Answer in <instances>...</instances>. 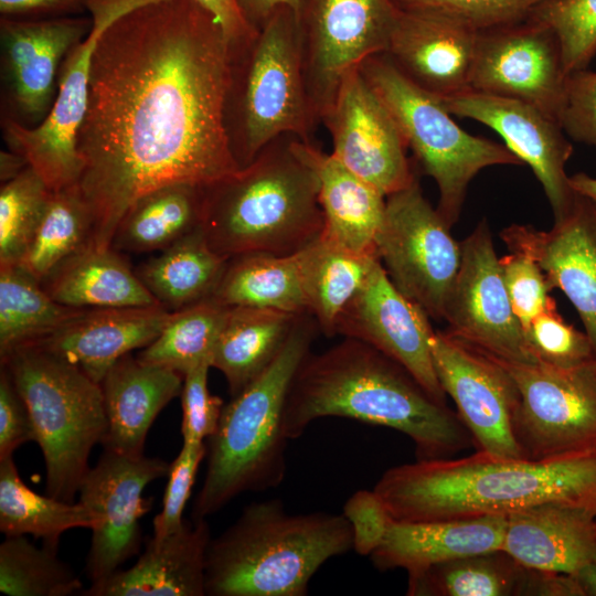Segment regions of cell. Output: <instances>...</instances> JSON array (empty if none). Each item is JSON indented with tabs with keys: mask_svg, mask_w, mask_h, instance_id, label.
Listing matches in <instances>:
<instances>
[{
	"mask_svg": "<svg viewBox=\"0 0 596 596\" xmlns=\"http://www.w3.org/2000/svg\"><path fill=\"white\" fill-rule=\"evenodd\" d=\"M228 41L195 0H158L100 35L76 136V183L109 248L127 210L171 184L204 188L240 170L224 128Z\"/></svg>",
	"mask_w": 596,
	"mask_h": 596,
	"instance_id": "cell-1",
	"label": "cell"
},
{
	"mask_svg": "<svg viewBox=\"0 0 596 596\" xmlns=\"http://www.w3.org/2000/svg\"><path fill=\"white\" fill-rule=\"evenodd\" d=\"M322 417L398 430L415 444L417 459L448 458L473 443L447 404L436 402L395 360L353 338L310 351L294 375L285 407L289 440Z\"/></svg>",
	"mask_w": 596,
	"mask_h": 596,
	"instance_id": "cell-2",
	"label": "cell"
},
{
	"mask_svg": "<svg viewBox=\"0 0 596 596\" xmlns=\"http://www.w3.org/2000/svg\"><path fill=\"white\" fill-rule=\"evenodd\" d=\"M373 490L395 521L509 515L545 503L596 514V448L543 460L479 451L387 469Z\"/></svg>",
	"mask_w": 596,
	"mask_h": 596,
	"instance_id": "cell-3",
	"label": "cell"
},
{
	"mask_svg": "<svg viewBox=\"0 0 596 596\" xmlns=\"http://www.w3.org/2000/svg\"><path fill=\"white\" fill-rule=\"evenodd\" d=\"M294 139L275 138L249 164L202 188L201 227L220 255H292L321 235L319 181Z\"/></svg>",
	"mask_w": 596,
	"mask_h": 596,
	"instance_id": "cell-4",
	"label": "cell"
},
{
	"mask_svg": "<svg viewBox=\"0 0 596 596\" xmlns=\"http://www.w3.org/2000/svg\"><path fill=\"white\" fill-rule=\"evenodd\" d=\"M351 550L343 513L290 514L279 499L254 501L211 539L205 595L305 596L317 571Z\"/></svg>",
	"mask_w": 596,
	"mask_h": 596,
	"instance_id": "cell-5",
	"label": "cell"
},
{
	"mask_svg": "<svg viewBox=\"0 0 596 596\" xmlns=\"http://www.w3.org/2000/svg\"><path fill=\"white\" fill-rule=\"evenodd\" d=\"M320 329L311 313L298 316L274 362L224 404L206 439V470L192 518L211 517L247 491L278 487L286 475L285 407L294 375Z\"/></svg>",
	"mask_w": 596,
	"mask_h": 596,
	"instance_id": "cell-6",
	"label": "cell"
},
{
	"mask_svg": "<svg viewBox=\"0 0 596 596\" xmlns=\"http://www.w3.org/2000/svg\"><path fill=\"white\" fill-rule=\"evenodd\" d=\"M224 128L241 168L281 135L312 141L318 121L304 78L298 18L278 8L247 41L228 46Z\"/></svg>",
	"mask_w": 596,
	"mask_h": 596,
	"instance_id": "cell-7",
	"label": "cell"
},
{
	"mask_svg": "<svg viewBox=\"0 0 596 596\" xmlns=\"http://www.w3.org/2000/svg\"><path fill=\"white\" fill-rule=\"evenodd\" d=\"M25 402L42 450L46 494L73 502L89 469L88 458L108 429L99 383L79 368L25 345L1 359Z\"/></svg>",
	"mask_w": 596,
	"mask_h": 596,
	"instance_id": "cell-8",
	"label": "cell"
},
{
	"mask_svg": "<svg viewBox=\"0 0 596 596\" xmlns=\"http://www.w3.org/2000/svg\"><path fill=\"white\" fill-rule=\"evenodd\" d=\"M360 71L395 119L407 149L438 189L437 211L451 227L471 180L491 166H521L504 145L465 131L440 99L423 91L385 54L368 57Z\"/></svg>",
	"mask_w": 596,
	"mask_h": 596,
	"instance_id": "cell-9",
	"label": "cell"
},
{
	"mask_svg": "<svg viewBox=\"0 0 596 596\" xmlns=\"http://www.w3.org/2000/svg\"><path fill=\"white\" fill-rule=\"evenodd\" d=\"M418 179L386 196L375 253L394 286L433 320L445 308L461 263V244Z\"/></svg>",
	"mask_w": 596,
	"mask_h": 596,
	"instance_id": "cell-10",
	"label": "cell"
},
{
	"mask_svg": "<svg viewBox=\"0 0 596 596\" xmlns=\"http://www.w3.org/2000/svg\"><path fill=\"white\" fill-rule=\"evenodd\" d=\"M155 1L84 0L92 28L61 65L56 96L46 118L34 128L3 118V139L10 151L24 157L52 191L75 185L79 178L76 136L87 109L91 62L98 39L126 13Z\"/></svg>",
	"mask_w": 596,
	"mask_h": 596,
	"instance_id": "cell-11",
	"label": "cell"
},
{
	"mask_svg": "<svg viewBox=\"0 0 596 596\" xmlns=\"http://www.w3.org/2000/svg\"><path fill=\"white\" fill-rule=\"evenodd\" d=\"M494 360L520 394L513 434L523 458L543 460L596 448V358L570 368Z\"/></svg>",
	"mask_w": 596,
	"mask_h": 596,
	"instance_id": "cell-12",
	"label": "cell"
},
{
	"mask_svg": "<svg viewBox=\"0 0 596 596\" xmlns=\"http://www.w3.org/2000/svg\"><path fill=\"white\" fill-rule=\"evenodd\" d=\"M398 12L393 0H304L298 18L304 78L318 123L342 77L385 53Z\"/></svg>",
	"mask_w": 596,
	"mask_h": 596,
	"instance_id": "cell-13",
	"label": "cell"
},
{
	"mask_svg": "<svg viewBox=\"0 0 596 596\" xmlns=\"http://www.w3.org/2000/svg\"><path fill=\"white\" fill-rule=\"evenodd\" d=\"M460 244L461 263L445 308V332L500 361L536 362L513 311L487 220Z\"/></svg>",
	"mask_w": 596,
	"mask_h": 596,
	"instance_id": "cell-14",
	"label": "cell"
},
{
	"mask_svg": "<svg viewBox=\"0 0 596 596\" xmlns=\"http://www.w3.org/2000/svg\"><path fill=\"white\" fill-rule=\"evenodd\" d=\"M169 470L170 464L161 458L106 448L88 469L79 485L78 501L97 517L86 558L91 584L111 576L139 552L140 519L151 507V499L142 498V492Z\"/></svg>",
	"mask_w": 596,
	"mask_h": 596,
	"instance_id": "cell-15",
	"label": "cell"
},
{
	"mask_svg": "<svg viewBox=\"0 0 596 596\" xmlns=\"http://www.w3.org/2000/svg\"><path fill=\"white\" fill-rule=\"evenodd\" d=\"M567 77L560 41L547 25L528 17L478 31L471 89L525 102L560 123Z\"/></svg>",
	"mask_w": 596,
	"mask_h": 596,
	"instance_id": "cell-16",
	"label": "cell"
},
{
	"mask_svg": "<svg viewBox=\"0 0 596 596\" xmlns=\"http://www.w3.org/2000/svg\"><path fill=\"white\" fill-rule=\"evenodd\" d=\"M321 123L332 140V156L385 196L417 177L392 114L362 75L348 72Z\"/></svg>",
	"mask_w": 596,
	"mask_h": 596,
	"instance_id": "cell-17",
	"label": "cell"
},
{
	"mask_svg": "<svg viewBox=\"0 0 596 596\" xmlns=\"http://www.w3.org/2000/svg\"><path fill=\"white\" fill-rule=\"evenodd\" d=\"M430 349L439 383L478 450L523 458L513 434L520 394L505 368L445 331H434Z\"/></svg>",
	"mask_w": 596,
	"mask_h": 596,
	"instance_id": "cell-18",
	"label": "cell"
},
{
	"mask_svg": "<svg viewBox=\"0 0 596 596\" xmlns=\"http://www.w3.org/2000/svg\"><path fill=\"white\" fill-rule=\"evenodd\" d=\"M440 102L451 115L494 130L504 146L532 169L554 220L570 211L577 193L570 184L565 167L574 148L558 121L525 102L471 88Z\"/></svg>",
	"mask_w": 596,
	"mask_h": 596,
	"instance_id": "cell-19",
	"label": "cell"
},
{
	"mask_svg": "<svg viewBox=\"0 0 596 596\" xmlns=\"http://www.w3.org/2000/svg\"><path fill=\"white\" fill-rule=\"evenodd\" d=\"M429 319L394 286L377 258L340 315L336 333L376 348L405 368L436 402L446 404L432 356L435 330Z\"/></svg>",
	"mask_w": 596,
	"mask_h": 596,
	"instance_id": "cell-20",
	"label": "cell"
},
{
	"mask_svg": "<svg viewBox=\"0 0 596 596\" xmlns=\"http://www.w3.org/2000/svg\"><path fill=\"white\" fill-rule=\"evenodd\" d=\"M91 28L92 19L82 17L1 18L2 76L13 109L9 118L28 128L46 118L56 96L61 65Z\"/></svg>",
	"mask_w": 596,
	"mask_h": 596,
	"instance_id": "cell-21",
	"label": "cell"
},
{
	"mask_svg": "<svg viewBox=\"0 0 596 596\" xmlns=\"http://www.w3.org/2000/svg\"><path fill=\"white\" fill-rule=\"evenodd\" d=\"M500 237L510 252L524 254L541 267L551 289L564 292L596 353V206L577 193L551 230L512 224Z\"/></svg>",
	"mask_w": 596,
	"mask_h": 596,
	"instance_id": "cell-22",
	"label": "cell"
},
{
	"mask_svg": "<svg viewBox=\"0 0 596 596\" xmlns=\"http://www.w3.org/2000/svg\"><path fill=\"white\" fill-rule=\"evenodd\" d=\"M477 33L434 11L400 8L383 54L408 81L441 99L470 88Z\"/></svg>",
	"mask_w": 596,
	"mask_h": 596,
	"instance_id": "cell-23",
	"label": "cell"
},
{
	"mask_svg": "<svg viewBox=\"0 0 596 596\" xmlns=\"http://www.w3.org/2000/svg\"><path fill=\"white\" fill-rule=\"evenodd\" d=\"M172 311L156 305L83 309L56 331L30 344L79 368L97 383L124 355L143 349Z\"/></svg>",
	"mask_w": 596,
	"mask_h": 596,
	"instance_id": "cell-24",
	"label": "cell"
},
{
	"mask_svg": "<svg viewBox=\"0 0 596 596\" xmlns=\"http://www.w3.org/2000/svg\"><path fill=\"white\" fill-rule=\"evenodd\" d=\"M204 518L184 519L166 536H151L137 562L83 590L85 596H204L211 542Z\"/></svg>",
	"mask_w": 596,
	"mask_h": 596,
	"instance_id": "cell-25",
	"label": "cell"
},
{
	"mask_svg": "<svg viewBox=\"0 0 596 596\" xmlns=\"http://www.w3.org/2000/svg\"><path fill=\"white\" fill-rule=\"evenodd\" d=\"M501 550L525 567L574 574L596 561V514L556 503L513 512Z\"/></svg>",
	"mask_w": 596,
	"mask_h": 596,
	"instance_id": "cell-26",
	"label": "cell"
},
{
	"mask_svg": "<svg viewBox=\"0 0 596 596\" xmlns=\"http://www.w3.org/2000/svg\"><path fill=\"white\" fill-rule=\"evenodd\" d=\"M505 526L507 515L393 520L370 558L381 571L404 568L412 574L450 560L501 550Z\"/></svg>",
	"mask_w": 596,
	"mask_h": 596,
	"instance_id": "cell-27",
	"label": "cell"
},
{
	"mask_svg": "<svg viewBox=\"0 0 596 596\" xmlns=\"http://www.w3.org/2000/svg\"><path fill=\"white\" fill-rule=\"evenodd\" d=\"M183 379L181 373L142 362L137 355L120 358L100 383L108 423L104 448L143 454L152 423L169 402L180 396Z\"/></svg>",
	"mask_w": 596,
	"mask_h": 596,
	"instance_id": "cell-28",
	"label": "cell"
},
{
	"mask_svg": "<svg viewBox=\"0 0 596 596\" xmlns=\"http://www.w3.org/2000/svg\"><path fill=\"white\" fill-rule=\"evenodd\" d=\"M294 146L319 181L321 235L351 252L376 255L375 237L384 220L386 196L313 141L295 137Z\"/></svg>",
	"mask_w": 596,
	"mask_h": 596,
	"instance_id": "cell-29",
	"label": "cell"
},
{
	"mask_svg": "<svg viewBox=\"0 0 596 596\" xmlns=\"http://www.w3.org/2000/svg\"><path fill=\"white\" fill-rule=\"evenodd\" d=\"M57 302L81 309L159 305L118 251L86 246L42 283ZM160 306V305H159Z\"/></svg>",
	"mask_w": 596,
	"mask_h": 596,
	"instance_id": "cell-30",
	"label": "cell"
},
{
	"mask_svg": "<svg viewBox=\"0 0 596 596\" xmlns=\"http://www.w3.org/2000/svg\"><path fill=\"white\" fill-rule=\"evenodd\" d=\"M298 316L264 308H228L212 351L211 366L224 375L232 397L274 362Z\"/></svg>",
	"mask_w": 596,
	"mask_h": 596,
	"instance_id": "cell-31",
	"label": "cell"
},
{
	"mask_svg": "<svg viewBox=\"0 0 596 596\" xmlns=\"http://www.w3.org/2000/svg\"><path fill=\"white\" fill-rule=\"evenodd\" d=\"M227 260L209 245L200 225L136 273L161 307L177 311L211 298Z\"/></svg>",
	"mask_w": 596,
	"mask_h": 596,
	"instance_id": "cell-32",
	"label": "cell"
},
{
	"mask_svg": "<svg viewBox=\"0 0 596 596\" xmlns=\"http://www.w3.org/2000/svg\"><path fill=\"white\" fill-rule=\"evenodd\" d=\"M295 256L309 313L322 334L337 336L340 315L362 288L379 257L351 252L322 235Z\"/></svg>",
	"mask_w": 596,
	"mask_h": 596,
	"instance_id": "cell-33",
	"label": "cell"
},
{
	"mask_svg": "<svg viewBox=\"0 0 596 596\" xmlns=\"http://www.w3.org/2000/svg\"><path fill=\"white\" fill-rule=\"evenodd\" d=\"M536 571L502 550L473 554L408 574L409 596H534Z\"/></svg>",
	"mask_w": 596,
	"mask_h": 596,
	"instance_id": "cell-34",
	"label": "cell"
},
{
	"mask_svg": "<svg viewBox=\"0 0 596 596\" xmlns=\"http://www.w3.org/2000/svg\"><path fill=\"white\" fill-rule=\"evenodd\" d=\"M211 298L228 308L309 312L295 254L246 253L228 258Z\"/></svg>",
	"mask_w": 596,
	"mask_h": 596,
	"instance_id": "cell-35",
	"label": "cell"
},
{
	"mask_svg": "<svg viewBox=\"0 0 596 596\" xmlns=\"http://www.w3.org/2000/svg\"><path fill=\"white\" fill-rule=\"evenodd\" d=\"M202 188L171 184L139 198L124 214L110 247L118 252L162 251L201 225Z\"/></svg>",
	"mask_w": 596,
	"mask_h": 596,
	"instance_id": "cell-36",
	"label": "cell"
},
{
	"mask_svg": "<svg viewBox=\"0 0 596 596\" xmlns=\"http://www.w3.org/2000/svg\"><path fill=\"white\" fill-rule=\"evenodd\" d=\"M96 525L97 517L79 501L39 494L20 478L13 457L0 460V531L6 536L31 534L58 549L64 532Z\"/></svg>",
	"mask_w": 596,
	"mask_h": 596,
	"instance_id": "cell-37",
	"label": "cell"
},
{
	"mask_svg": "<svg viewBox=\"0 0 596 596\" xmlns=\"http://www.w3.org/2000/svg\"><path fill=\"white\" fill-rule=\"evenodd\" d=\"M82 310L55 301L20 265L0 266V358L50 336Z\"/></svg>",
	"mask_w": 596,
	"mask_h": 596,
	"instance_id": "cell-38",
	"label": "cell"
},
{
	"mask_svg": "<svg viewBox=\"0 0 596 596\" xmlns=\"http://www.w3.org/2000/svg\"><path fill=\"white\" fill-rule=\"evenodd\" d=\"M93 221L77 185L52 191L46 212L18 265L39 281L89 246Z\"/></svg>",
	"mask_w": 596,
	"mask_h": 596,
	"instance_id": "cell-39",
	"label": "cell"
},
{
	"mask_svg": "<svg viewBox=\"0 0 596 596\" xmlns=\"http://www.w3.org/2000/svg\"><path fill=\"white\" fill-rule=\"evenodd\" d=\"M228 307L212 298L172 311L157 338L137 358L146 363L172 369L183 376L205 360L223 327Z\"/></svg>",
	"mask_w": 596,
	"mask_h": 596,
	"instance_id": "cell-40",
	"label": "cell"
},
{
	"mask_svg": "<svg viewBox=\"0 0 596 596\" xmlns=\"http://www.w3.org/2000/svg\"><path fill=\"white\" fill-rule=\"evenodd\" d=\"M25 535L6 536L0 545V590L10 596H70L83 593L77 574L57 554Z\"/></svg>",
	"mask_w": 596,
	"mask_h": 596,
	"instance_id": "cell-41",
	"label": "cell"
},
{
	"mask_svg": "<svg viewBox=\"0 0 596 596\" xmlns=\"http://www.w3.org/2000/svg\"><path fill=\"white\" fill-rule=\"evenodd\" d=\"M52 196L44 179L28 166L0 189V266L18 265Z\"/></svg>",
	"mask_w": 596,
	"mask_h": 596,
	"instance_id": "cell-42",
	"label": "cell"
},
{
	"mask_svg": "<svg viewBox=\"0 0 596 596\" xmlns=\"http://www.w3.org/2000/svg\"><path fill=\"white\" fill-rule=\"evenodd\" d=\"M529 17L556 34L568 74L588 67L596 55V0H550Z\"/></svg>",
	"mask_w": 596,
	"mask_h": 596,
	"instance_id": "cell-43",
	"label": "cell"
},
{
	"mask_svg": "<svg viewBox=\"0 0 596 596\" xmlns=\"http://www.w3.org/2000/svg\"><path fill=\"white\" fill-rule=\"evenodd\" d=\"M525 337L534 359L545 364L570 368L596 358L587 333L567 323L556 302L531 322Z\"/></svg>",
	"mask_w": 596,
	"mask_h": 596,
	"instance_id": "cell-44",
	"label": "cell"
},
{
	"mask_svg": "<svg viewBox=\"0 0 596 596\" xmlns=\"http://www.w3.org/2000/svg\"><path fill=\"white\" fill-rule=\"evenodd\" d=\"M401 9L447 15L476 31L513 23L550 0H393Z\"/></svg>",
	"mask_w": 596,
	"mask_h": 596,
	"instance_id": "cell-45",
	"label": "cell"
},
{
	"mask_svg": "<svg viewBox=\"0 0 596 596\" xmlns=\"http://www.w3.org/2000/svg\"><path fill=\"white\" fill-rule=\"evenodd\" d=\"M499 263L513 311L525 332L541 312L556 302L549 295L552 289L531 257L510 252Z\"/></svg>",
	"mask_w": 596,
	"mask_h": 596,
	"instance_id": "cell-46",
	"label": "cell"
},
{
	"mask_svg": "<svg viewBox=\"0 0 596 596\" xmlns=\"http://www.w3.org/2000/svg\"><path fill=\"white\" fill-rule=\"evenodd\" d=\"M211 361L205 360L184 374L180 394L182 406L181 435L184 444H201L214 433L223 400L210 392L207 377Z\"/></svg>",
	"mask_w": 596,
	"mask_h": 596,
	"instance_id": "cell-47",
	"label": "cell"
},
{
	"mask_svg": "<svg viewBox=\"0 0 596 596\" xmlns=\"http://www.w3.org/2000/svg\"><path fill=\"white\" fill-rule=\"evenodd\" d=\"M206 456V444H184L170 464L162 508L155 517L152 535L162 538L178 531L184 522L183 512L191 497L195 476Z\"/></svg>",
	"mask_w": 596,
	"mask_h": 596,
	"instance_id": "cell-48",
	"label": "cell"
},
{
	"mask_svg": "<svg viewBox=\"0 0 596 596\" xmlns=\"http://www.w3.org/2000/svg\"><path fill=\"white\" fill-rule=\"evenodd\" d=\"M561 126L571 139L596 149V72L568 74Z\"/></svg>",
	"mask_w": 596,
	"mask_h": 596,
	"instance_id": "cell-49",
	"label": "cell"
},
{
	"mask_svg": "<svg viewBox=\"0 0 596 596\" xmlns=\"http://www.w3.org/2000/svg\"><path fill=\"white\" fill-rule=\"evenodd\" d=\"M353 533V550L370 556L382 542L393 521L382 498L374 490H360L345 502L343 512Z\"/></svg>",
	"mask_w": 596,
	"mask_h": 596,
	"instance_id": "cell-50",
	"label": "cell"
},
{
	"mask_svg": "<svg viewBox=\"0 0 596 596\" xmlns=\"http://www.w3.org/2000/svg\"><path fill=\"white\" fill-rule=\"evenodd\" d=\"M30 412L8 370L0 373V460L13 457L23 444L34 441Z\"/></svg>",
	"mask_w": 596,
	"mask_h": 596,
	"instance_id": "cell-51",
	"label": "cell"
},
{
	"mask_svg": "<svg viewBox=\"0 0 596 596\" xmlns=\"http://www.w3.org/2000/svg\"><path fill=\"white\" fill-rule=\"evenodd\" d=\"M221 24L230 45L249 40L257 31L243 18L236 0H195Z\"/></svg>",
	"mask_w": 596,
	"mask_h": 596,
	"instance_id": "cell-52",
	"label": "cell"
},
{
	"mask_svg": "<svg viewBox=\"0 0 596 596\" xmlns=\"http://www.w3.org/2000/svg\"><path fill=\"white\" fill-rule=\"evenodd\" d=\"M84 0H0L2 17L19 18L73 11Z\"/></svg>",
	"mask_w": 596,
	"mask_h": 596,
	"instance_id": "cell-53",
	"label": "cell"
},
{
	"mask_svg": "<svg viewBox=\"0 0 596 596\" xmlns=\"http://www.w3.org/2000/svg\"><path fill=\"white\" fill-rule=\"evenodd\" d=\"M240 11L254 30H259L280 7H288L299 18L304 0H236Z\"/></svg>",
	"mask_w": 596,
	"mask_h": 596,
	"instance_id": "cell-54",
	"label": "cell"
},
{
	"mask_svg": "<svg viewBox=\"0 0 596 596\" xmlns=\"http://www.w3.org/2000/svg\"><path fill=\"white\" fill-rule=\"evenodd\" d=\"M0 166L1 182L6 183L20 174L29 166V163L24 157L15 152L2 151Z\"/></svg>",
	"mask_w": 596,
	"mask_h": 596,
	"instance_id": "cell-55",
	"label": "cell"
},
{
	"mask_svg": "<svg viewBox=\"0 0 596 596\" xmlns=\"http://www.w3.org/2000/svg\"><path fill=\"white\" fill-rule=\"evenodd\" d=\"M571 575L578 587L581 596H596V561Z\"/></svg>",
	"mask_w": 596,
	"mask_h": 596,
	"instance_id": "cell-56",
	"label": "cell"
},
{
	"mask_svg": "<svg viewBox=\"0 0 596 596\" xmlns=\"http://www.w3.org/2000/svg\"><path fill=\"white\" fill-rule=\"evenodd\" d=\"M572 189L588 199L596 206V178L585 172H578L570 177Z\"/></svg>",
	"mask_w": 596,
	"mask_h": 596,
	"instance_id": "cell-57",
	"label": "cell"
}]
</instances>
